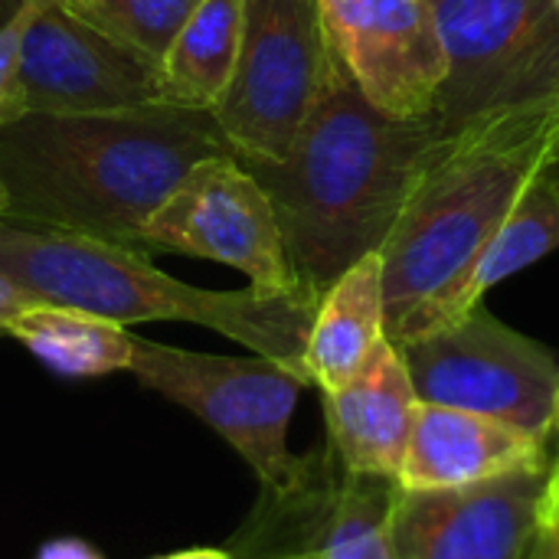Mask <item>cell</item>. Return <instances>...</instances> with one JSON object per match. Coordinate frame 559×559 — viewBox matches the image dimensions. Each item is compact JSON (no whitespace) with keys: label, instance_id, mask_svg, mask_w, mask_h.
<instances>
[{"label":"cell","instance_id":"cell-4","mask_svg":"<svg viewBox=\"0 0 559 559\" xmlns=\"http://www.w3.org/2000/svg\"><path fill=\"white\" fill-rule=\"evenodd\" d=\"M0 272L43 305L88 311L121 328L147 321L210 328L311 383L305 347L318 301L197 288L160 272L144 249L7 216H0Z\"/></svg>","mask_w":559,"mask_h":559},{"label":"cell","instance_id":"cell-28","mask_svg":"<svg viewBox=\"0 0 559 559\" xmlns=\"http://www.w3.org/2000/svg\"><path fill=\"white\" fill-rule=\"evenodd\" d=\"M554 436L559 439V403H557V416H554Z\"/></svg>","mask_w":559,"mask_h":559},{"label":"cell","instance_id":"cell-5","mask_svg":"<svg viewBox=\"0 0 559 559\" xmlns=\"http://www.w3.org/2000/svg\"><path fill=\"white\" fill-rule=\"evenodd\" d=\"M331 69L318 0H246L236 69L213 108L233 154L246 164L285 160Z\"/></svg>","mask_w":559,"mask_h":559},{"label":"cell","instance_id":"cell-12","mask_svg":"<svg viewBox=\"0 0 559 559\" xmlns=\"http://www.w3.org/2000/svg\"><path fill=\"white\" fill-rule=\"evenodd\" d=\"M328 46L370 105L393 118L436 115L445 52L429 0H318Z\"/></svg>","mask_w":559,"mask_h":559},{"label":"cell","instance_id":"cell-1","mask_svg":"<svg viewBox=\"0 0 559 559\" xmlns=\"http://www.w3.org/2000/svg\"><path fill=\"white\" fill-rule=\"evenodd\" d=\"M233 154L213 111L154 102L118 111H23L0 124L7 219L141 246L144 223L203 157Z\"/></svg>","mask_w":559,"mask_h":559},{"label":"cell","instance_id":"cell-13","mask_svg":"<svg viewBox=\"0 0 559 559\" xmlns=\"http://www.w3.org/2000/svg\"><path fill=\"white\" fill-rule=\"evenodd\" d=\"M550 465L521 468L495 481L396 498L400 559H537L540 498Z\"/></svg>","mask_w":559,"mask_h":559},{"label":"cell","instance_id":"cell-17","mask_svg":"<svg viewBox=\"0 0 559 559\" xmlns=\"http://www.w3.org/2000/svg\"><path fill=\"white\" fill-rule=\"evenodd\" d=\"M246 0H200L160 59L164 102L213 111L223 98L239 43Z\"/></svg>","mask_w":559,"mask_h":559},{"label":"cell","instance_id":"cell-8","mask_svg":"<svg viewBox=\"0 0 559 559\" xmlns=\"http://www.w3.org/2000/svg\"><path fill=\"white\" fill-rule=\"evenodd\" d=\"M429 3L445 52L436 115L449 131L559 92V10L554 0Z\"/></svg>","mask_w":559,"mask_h":559},{"label":"cell","instance_id":"cell-19","mask_svg":"<svg viewBox=\"0 0 559 559\" xmlns=\"http://www.w3.org/2000/svg\"><path fill=\"white\" fill-rule=\"evenodd\" d=\"M559 249V197L557 190L537 174L521 200L514 203L511 216L501 223V229L491 236V242L481 249L475 265L468 269L465 282L449 301L445 328L462 321L468 311L478 308V301L504 278L518 275L521 269L540 262L544 255Z\"/></svg>","mask_w":559,"mask_h":559},{"label":"cell","instance_id":"cell-14","mask_svg":"<svg viewBox=\"0 0 559 559\" xmlns=\"http://www.w3.org/2000/svg\"><path fill=\"white\" fill-rule=\"evenodd\" d=\"M419 396L390 341L337 390L324 393L328 445L354 475L400 478Z\"/></svg>","mask_w":559,"mask_h":559},{"label":"cell","instance_id":"cell-20","mask_svg":"<svg viewBox=\"0 0 559 559\" xmlns=\"http://www.w3.org/2000/svg\"><path fill=\"white\" fill-rule=\"evenodd\" d=\"M82 23L160 66L177 29L200 0H59Z\"/></svg>","mask_w":559,"mask_h":559},{"label":"cell","instance_id":"cell-3","mask_svg":"<svg viewBox=\"0 0 559 559\" xmlns=\"http://www.w3.org/2000/svg\"><path fill=\"white\" fill-rule=\"evenodd\" d=\"M557 134L554 92L472 118L436 144L380 249L393 347L445 328L452 295L540 174Z\"/></svg>","mask_w":559,"mask_h":559},{"label":"cell","instance_id":"cell-2","mask_svg":"<svg viewBox=\"0 0 559 559\" xmlns=\"http://www.w3.org/2000/svg\"><path fill=\"white\" fill-rule=\"evenodd\" d=\"M449 134L439 115L393 118L334 59L328 85L285 160H242L272 200L298 285L321 295L380 252L426 160Z\"/></svg>","mask_w":559,"mask_h":559},{"label":"cell","instance_id":"cell-29","mask_svg":"<svg viewBox=\"0 0 559 559\" xmlns=\"http://www.w3.org/2000/svg\"><path fill=\"white\" fill-rule=\"evenodd\" d=\"M554 3H557V10H559V0H554Z\"/></svg>","mask_w":559,"mask_h":559},{"label":"cell","instance_id":"cell-23","mask_svg":"<svg viewBox=\"0 0 559 559\" xmlns=\"http://www.w3.org/2000/svg\"><path fill=\"white\" fill-rule=\"evenodd\" d=\"M36 305H43V301H39V298H33L29 292H23L13 278H7V275L0 272V334H7V337H10L13 321H16L23 311L36 308Z\"/></svg>","mask_w":559,"mask_h":559},{"label":"cell","instance_id":"cell-24","mask_svg":"<svg viewBox=\"0 0 559 559\" xmlns=\"http://www.w3.org/2000/svg\"><path fill=\"white\" fill-rule=\"evenodd\" d=\"M36 559H102L88 544L82 540H52L39 550Z\"/></svg>","mask_w":559,"mask_h":559},{"label":"cell","instance_id":"cell-10","mask_svg":"<svg viewBox=\"0 0 559 559\" xmlns=\"http://www.w3.org/2000/svg\"><path fill=\"white\" fill-rule=\"evenodd\" d=\"M396 498V478L354 475L328 445L285 491H262L233 559H400Z\"/></svg>","mask_w":559,"mask_h":559},{"label":"cell","instance_id":"cell-18","mask_svg":"<svg viewBox=\"0 0 559 559\" xmlns=\"http://www.w3.org/2000/svg\"><path fill=\"white\" fill-rule=\"evenodd\" d=\"M10 337H16L52 373L79 380L128 370L134 347V334L128 328L59 305H36L23 311L10 328Z\"/></svg>","mask_w":559,"mask_h":559},{"label":"cell","instance_id":"cell-9","mask_svg":"<svg viewBox=\"0 0 559 559\" xmlns=\"http://www.w3.org/2000/svg\"><path fill=\"white\" fill-rule=\"evenodd\" d=\"M141 246L239 269L259 295L318 301L295 278L269 193L236 154L197 160L144 223Z\"/></svg>","mask_w":559,"mask_h":559},{"label":"cell","instance_id":"cell-26","mask_svg":"<svg viewBox=\"0 0 559 559\" xmlns=\"http://www.w3.org/2000/svg\"><path fill=\"white\" fill-rule=\"evenodd\" d=\"M157 559H233V554H226V550H187V554H170V557Z\"/></svg>","mask_w":559,"mask_h":559},{"label":"cell","instance_id":"cell-27","mask_svg":"<svg viewBox=\"0 0 559 559\" xmlns=\"http://www.w3.org/2000/svg\"><path fill=\"white\" fill-rule=\"evenodd\" d=\"M0 216H7V187L0 180Z\"/></svg>","mask_w":559,"mask_h":559},{"label":"cell","instance_id":"cell-16","mask_svg":"<svg viewBox=\"0 0 559 559\" xmlns=\"http://www.w3.org/2000/svg\"><path fill=\"white\" fill-rule=\"evenodd\" d=\"M386 341V298L380 252L354 262L318 301L305 370L321 393L344 386Z\"/></svg>","mask_w":559,"mask_h":559},{"label":"cell","instance_id":"cell-22","mask_svg":"<svg viewBox=\"0 0 559 559\" xmlns=\"http://www.w3.org/2000/svg\"><path fill=\"white\" fill-rule=\"evenodd\" d=\"M537 559H559V459L547 472L540 498V554Z\"/></svg>","mask_w":559,"mask_h":559},{"label":"cell","instance_id":"cell-11","mask_svg":"<svg viewBox=\"0 0 559 559\" xmlns=\"http://www.w3.org/2000/svg\"><path fill=\"white\" fill-rule=\"evenodd\" d=\"M16 102L20 115H88L154 105L164 102L160 66L82 23L59 0H29Z\"/></svg>","mask_w":559,"mask_h":559},{"label":"cell","instance_id":"cell-7","mask_svg":"<svg viewBox=\"0 0 559 559\" xmlns=\"http://www.w3.org/2000/svg\"><path fill=\"white\" fill-rule=\"evenodd\" d=\"M419 403L504 423L531 439L554 436L559 364L547 347L475 308L462 321L396 347Z\"/></svg>","mask_w":559,"mask_h":559},{"label":"cell","instance_id":"cell-21","mask_svg":"<svg viewBox=\"0 0 559 559\" xmlns=\"http://www.w3.org/2000/svg\"><path fill=\"white\" fill-rule=\"evenodd\" d=\"M26 20H29V0H16L10 16L0 20V124H7L20 115L16 66H20V46H23Z\"/></svg>","mask_w":559,"mask_h":559},{"label":"cell","instance_id":"cell-6","mask_svg":"<svg viewBox=\"0 0 559 559\" xmlns=\"http://www.w3.org/2000/svg\"><path fill=\"white\" fill-rule=\"evenodd\" d=\"M128 373L219 432L259 475L262 491H285L305 468L288 452V423L301 377L265 357H219L134 334Z\"/></svg>","mask_w":559,"mask_h":559},{"label":"cell","instance_id":"cell-25","mask_svg":"<svg viewBox=\"0 0 559 559\" xmlns=\"http://www.w3.org/2000/svg\"><path fill=\"white\" fill-rule=\"evenodd\" d=\"M540 177L557 190L559 197V134L557 141H554V147H550V154H547V160H544V167H540Z\"/></svg>","mask_w":559,"mask_h":559},{"label":"cell","instance_id":"cell-15","mask_svg":"<svg viewBox=\"0 0 559 559\" xmlns=\"http://www.w3.org/2000/svg\"><path fill=\"white\" fill-rule=\"evenodd\" d=\"M547 465V442L504 423L419 403L400 468L406 491H449Z\"/></svg>","mask_w":559,"mask_h":559}]
</instances>
